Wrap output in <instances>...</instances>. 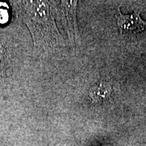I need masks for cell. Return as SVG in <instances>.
Returning a JSON list of instances; mask_svg holds the SVG:
<instances>
[{
  "label": "cell",
  "mask_w": 146,
  "mask_h": 146,
  "mask_svg": "<svg viewBox=\"0 0 146 146\" xmlns=\"http://www.w3.org/2000/svg\"><path fill=\"white\" fill-rule=\"evenodd\" d=\"M25 21L33 36L35 45L52 43L51 40L56 38L57 31L49 12L48 2L43 1H25Z\"/></svg>",
  "instance_id": "obj_1"
},
{
  "label": "cell",
  "mask_w": 146,
  "mask_h": 146,
  "mask_svg": "<svg viewBox=\"0 0 146 146\" xmlns=\"http://www.w3.org/2000/svg\"><path fill=\"white\" fill-rule=\"evenodd\" d=\"M6 56L5 52L1 49H0V79L3 77V73H4V68L6 62Z\"/></svg>",
  "instance_id": "obj_4"
},
{
  "label": "cell",
  "mask_w": 146,
  "mask_h": 146,
  "mask_svg": "<svg viewBox=\"0 0 146 146\" xmlns=\"http://www.w3.org/2000/svg\"><path fill=\"white\" fill-rule=\"evenodd\" d=\"M118 25L122 33H140L146 29V22L140 17L139 11H135L129 15L120 13L117 16Z\"/></svg>",
  "instance_id": "obj_2"
},
{
  "label": "cell",
  "mask_w": 146,
  "mask_h": 146,
  "mask_svg": "<svg viewBox=\"0 0 146 146\" xmlns=\"http://www.w3.org/2000/svg\"><path fill=\"white\" fill-rule=\"evenodd\" d=\"M112 92L110 83L100 81L95 84L89 90V96L94 102H101L107 99Z\"/></svg>",
  "instance_id": "obj_3"
}]
</instances>
